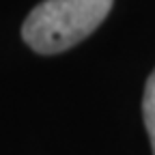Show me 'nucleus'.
I'll use <instances>...</instances> for the list:
<instances>
[{
  "label": "nucleus",
  "mask_w": 155,
  "mask_h": 155,
  "mask_svg": "<svg viewBox=\"0 0 155 155\" xmlns=\"http://www.w3.org/2000/svg\"><path fill=\"white\" fill-rule=\"evenodd\" d=\"M114 0H43L22 26V39L39 54H58L86 39L108 17Z\"/></svg>",
  "instance_id": "nucleus-1"
},
{
  "label": "nucleus",
  "mask_w": 155,
  "mask_h": 155,
  "mask_svg": "<svg viewBox=\"0 0 155 155\" xmlns=\"http://www.w3.org/2000/svg\"><path fill=\"white\" fill-rule=\"evenodd\" d=\"M142 119L147 125V134L151 140V149L155 155V69L149 75L147 86H144V97H142Z\"/></svg>",
  "instance_id": "nucleus-2"
}]
</instances>
